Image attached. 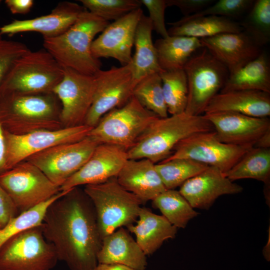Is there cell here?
<instances>
[{"label":"cell","mask_w":270,"mask_h":270,"mask_svg":"<svg viewBox=\"0 0 270 270\" xmlns=\"http://www.w3.org/2000/svg\"><path fill=\"white\" fill-rule=\"evenodd\" d=\"M41 228L58 260L70 270H94L101 248L93 205L78 187L70 190L46 210Z\"/></svg>","instance_id":"cell-1"},{"label":"cell","mask_w":270,"mask_h":270,"mask_svg":"<svg viewBox=\"0 0 270 270\" xmlns=\"http://www.w3.org/2000/svg\"><path fill=\"white\" fill-rule=\"evenodd\" d=\"M110 24L85 9L75 23L62 34L44 39V49L64 68L89 76L101 69L99 59L94 57L91 46L95 36Z\"/></svg>","instance_id":"cell-2"},{"label":"cell","mask_w":270,"mask_h":270,"mask_svg":"<svg viewBox=\"0 0 270 270\" xmlns=\"http://www.w3.org/2000/svg\"><path fill=\"white\" fill-rule=\"evenodd\" d=\"M213 130L212 126L204 114L192 116L184 112L158 117L127 151L128 158H147L157 164L168 158L182 140L198 133Z\"/></svg>","instance_id":"cell-3"},{"label":"cell","mask_w":270,"mask_h":270,"mask_svg":"<svg viewBox=\"0 0 270 270\" xmlns=\"http://www.w3.org/2000/svg\"><path fill=\"white\" fill-rule=\"evenodd\" d=\"M84 191L94 208L102 240L118 228H127L136 221L142 202L123 188L116 177L102 183L86 185Z\"/></svg>","instance_id":"cell-4"},{"label":"cell","mask_w":270,"mask_h":270,"mask_svg":"<svg viewBox=\"0 0 270 270\" xmlns=\"http://www.w3.org/2000/svg\"><path fill=\"white\" fill-rule=\"evenodd\" d=\"M63 76L62 67L45 49L30 50L16 61L1 88L0 96L52 92Z\"/></svg>","instance_id":"cell-5"},{"label":"cell","mask_w":270,"mask_h":270,"mask_svg":"<svg viewBox=\"0 0 270 270\" xmlns=\"http://www.w3.org/2000/svg\"><path fill=\"white\" fill-rule=\"evenodd\" d=\"M158 117L132 96L124 106L103 116L88 136L98 144H113L128 151Z\"/></svg>","instance_id":"cell-6"},{"label":"cell","mask_w":270,"mask_h":270,"mask_svg":"<svg viewBox=\"0 0 270 270\" xmlns=\"http://www.w3.org/2000/svg\"><path fill=\"white\" fill-rule=\"evenodd\" d=\"M188 88L185 112L200 116L224 86L230 74L227 68L205 48L198 50L184 67Z\"/></svg>","instance_id":"cell-7"},{"label":"cell","mask_w":270,"mask_h":270,"mask_svg":"<svg viewBox=\"0 0 270 270\" xmlns=\"http://www.w3.org/2000/svg\"><path fill=\"white\" fill-rule=\"evenodd\" d=\"M58 260L40 226L16 234L0 248V270H52Z\"/></svg>","instance_id":"cell-8"},{"label":"cell","mask_w":270,"mask_h":270,"mask_svg":"<svg viewBox=\"0 0 270 270\" xmlns=\"http://www.w3.org/2000/svg\"><path fill=\"white\" fill-rule=\"evenodd\" d=\"M0 184L18 214L48 200L60 192L59 186L26 160L0 174Z\"/></svg>","instance_id":"cell-9"},{"label":"cell","mask_w":270,"mask_h":270,"mask_svg":"<svg viewBox=\"0 0 270 270\" xmlns=\"http://www.w3.org/2000/svg\"><path fill=\"white\" fill-rule=\"evenodd\" d=\"M92 102L84 124L94 128L106 114L124 106L132 96L136 84L132 62L120 67L100 70L95 75Z\"/></svg>","instance_id":"cell-10"},{"label":"cell","mask_w":270,"mask_h":270,"mask_svg":"<svg viewBox=\"0 0 270 270\" xmlns=\"http://www.w3.org/2000/svg\"><path fill=\"white\" fill-rule=\"evenodd\" d=\"M92 128L86 124L48 130H38L16 134L5 131L6 171L30 156L56 145L78 142Z\"/></svg>","instance_id":"cell-11"},{"label":"cell","mask_w":270,"mask_h":270,"mask_svg":"<svg viewBox=\"0 0 270 270\" xmlns=\"http://www.w3.org/2000/svg\"><path fill=\"white\" fill-rule=\"evenodd\" d=\"M252 147L224 143L218 138L214 130L202 132L180 141L172 154L162 161L188 158L216 167L225 173Z\"/></svg>","instance_id":"cell-12"},{"label":"cell","mask_w":270,"mask_h":270,"mask_svg":"<svg viewBox=\"0 0 270 270\" xmlns=\"http://www.w3.org/2000/svg\"><path fill=\"white\" fill-rule=\"evenodd\" d=\"M98 144L87 136L78 142L55 146L26 160L38 168L60 188L84 166Z\"/></svg>","instance_id":"cell-13"},{"label":"cell","mask_w":270,"mask_h":270,"mask_svg":"<svg viewBox=\"0 0 270 270\" xmlns=\"http://www.w3.org/2000/svg\"><path fill=\"white\" fill-rule=\"evenodd\" d=\"M62 68L63 78L52 90L61 102L60 118L65 127L84 124L92 102L94 76Z\"/></svg>","instance_id":"cell-14"},{"label":"cell","mask_w":270,"mask_h":270,"mask_svg":"<svg viewBox=\"0 0 270 270\" xmlns=\"http://www.w3.org/2000/svg\"><path fill=\"white\" fill-rule=\"evenodd\" d=\"M53 92L28 94H6L0 96V122L10 132L19 122L51 120L58 112Z\"/></svg>","instance_id":"cell-15"},{"label":"cell","mask_w":270,"mask_h":270,"mask_svg":"<svg viewBox=\"0 0 270 270\" xmlns=\"http://www.w3.org/2000/svg\"><path fill=\"white\" fill-rule=\"evenodd\" d=\"M143 14L142 8H138L110 23L92 42L91 51L94 57L99 60L112 58L122 66L130 64L136 29Z\"/></svg>","instance_id":"cell-16"},{"label":"cell","mask_w":270,"mask_h":270,"mask_svg":"<svg viewBox=\"0 0 270 270\" xmlns=\"http://www.w3.org/2000/svg\"><path fill=\"white\" fill-rule=\"evenodd\" d=\"M128 159L124 148L113 144H98L84 166L60 187V191L81 185L98 184L116 177Z\"/></svg>","instance_id":"cell-17"},{"label":"cell","mask_w":270,"mask_h":270,"mask_svg":"<svg viewBox=\"0 0 270 270\" xmlns=\"http://www.w3.org/2000/svg\"><path fill=\"white\" fill-rule=\"evenodd\" d=\"M204 115L212 126L218 138L229 144L254 146L270 128L268 118H256L233 112Z\"/></svg>","instance_id":"cell-18"},{"label":"cell","mask_w":270,"mask_h":270,"mask_svg":"<svg viewBox=\"0 0 270 270\" xmlns=\"http://www.w3.org/2000/svg\"><path fill=\"white\" fill-rule=\"evenodd\" d=\"M85 9L76 2H60L48 14L30 19L16 20L0 27V34L12 36L34 32L42 35L44 39L54 38L70 28Z\"/></svg>","instance_id":"cell-19"},{"label":"cell","mask_w":270,"mask_h":270,"mask_svg":"<svg viewBox=\"0 0 270 270\" xmlns=\"http://www.w3.org/2000/svg\"><path fill=\"white\" fill-rule=\"evenodd\" d=\"M202 46L228 70L230 73L256 58L262 47L246 32L223 33L200 38Z\"/></svg>","instance_id":"cell-20"},{"label":"cell","mask_w":270,"mask_h":270,"mask_svg":"<svg viewBox=\"0 0 270 270\" xmlns=\"http://www.w3.org/2000/svg\"><path fill=\"white\" fill-rule=\"evenodd\" d=\"M242 190V186L234 183L218 168L209 166L185 182L179 192L194 208L208 210L219 196Z\"/></svg>","instance_id":"cell-21"},{"label":"cell","mask_w":270,"mask_h":270,"mask_svg":"<svg viewBox=\"0 0 270 270\" xmlns=\"http://www.w3.org/2000/svg\"><path fill=\"white\" fill-rule=\"evenodd\" d=\"M147 158L128 159L117 175L118 184L145 204L166 190L155 166Z\"/></svg>","instance_id":"cell-22"},{"label":"cell","mask_w":270,"mask_h":270,"mask_svg":"<svg viewBox=\"0 0 270 270\" xmlns=\"http://www.w3.org/2000/svg\"><path fill=\"white\" fill-rule=\"evenodd\" d=\"M233 112L256 117L270 115V93L256 90L220 92L210 100L204 114Z\"/></svg>","instance_id":"cell-23"},{"label":"cell","mask_w":270,"mask_h":270,"mask_svg":"<svg viewBox=\"0 0 270 270\" xmlns=\"http://www.w3.org/2000/svg\"><path fill=\"white\" fill-rule=\"evenodd\" d=\"M97 260L98 264H120L136 270H145L148 265L146 256L123 227L102 238Z\"/></svg>","instance_id":"cell-24"},{"label":"cell","mask_w":270,"mask_h":270,"mask_svg":"<svg viewBox=\"0 0 270 270\" xmlns=\"http://www.w3.org/2000/svg\"><path fill=\"white\" fill-rule=\"evenodd\" d=\"M136 225L127 227L136 236V242L146 256L153 254L170 238H174L177 228L163 216L153 213L146 207H141Z\"/></svg>","instance_id":"cell-25"},{"label":"cell","mask_w":270,"mask_h":270,"mask_svg":"<svg viewBox=\"0 0 270 270\" xmlns=\"http://www.w3.org/2000/svg\"><path fill=\"white\" fill-rule=\"evenodd\" d=\"M168 30L170 36H179L202 38L223 33L240 32L243 30L239 22L215 16H184L179 20L170 22Z\"/></svg>","instance_id":"cell-26"},{"label":"cell","mask_w":270,"mask_h":270,"mask_svg":"<svg viewBox=\"0 0 270 270\" xmlns=\"http://www.w3.org/2000/svg\"><path fill=\"white\" fill-rule=\"evenodd\" d=\"M237 90H256L270 93V64L268 54L264 50L256 58L230 73L220 92Z\"/></svg>","instance_id":"cell-27"},{"label":"cell","mask_w":270,"mask_h":270,"mask_svg":"<svg viewBox=\"0 0 270 270\" xmlns=\"http://www.w3.org/2000/svg\"><path fill=\"white\" fill-rule=\"evenodd\" d=\"M153 27L148 16L143 14L138 24L134 39L135 53L132 58L136 84L144 76L162 72L157 52L152 40Z\"/></svg>","instance_id":"cell-28"},{"label":"cell","mask_w":270,"mask_h":270,"mask_svg":"<svg viewBox=\"0 0 270 270\" xmlns=\"http://www.w3.org/2000/svg\"><path fill=\"white\" fill-rule=\"evenodd\" d=\"M154 44L162 70L184 69L191 56L203 47L200 38L179 36L162 38Z\"/></svg>","instance_id":"cell-29"},{"label":"cell","mask_w":270,"mask_h":270,"mask_svg":"<svg viewBox=\"0 0 270 270\" xmlns=\"http://www.w3.org/2000/svg\"><path fill=\"white\" fill-rule=\"evenodd\" d=\"M224 174L232 182L252 178L270 185V148L252 147Z\"/></svg>","instance_id":"cell-30"},{"label":"cell","mask_w":270,"mask_h":270,"mask_svg":"<svg viewBox=\"0 0 270 270\" xmlns=\"http://www.w3.org/2000/svg\"><path fill=\"white\" fill-rule=\"evenodd\" d=\"M152 205L176 228H185L198 214L179 191L174 190L164 191L152 200Z\"/></svg>","instance_id":"cell-31"},{"label":"cell","mask_w":270,"mask_h":270,"mask_svg":"<svg viewBox=\"0 0 270 270\" xmlns=\"http://www.w3.org/2000/svg\"><path fill=\"white\" fill-rule=\"evenodd\" d=\"M155 166L166 188L174 190L209 166L190 159L179 158L162 161Z\"/></svg>","instance_id":"cell-32"},{"label":"cell","mask_w":270,"mask_h":270,"mask_svg":"<svg viewBox=\"0 0 270 270\" xmlns=\"http://www.w3.org/2000/svg\"><path fill=\"white\" fill-rule=\"evenodd\" d=\"M160 75L168 113L174 115L184 112L188 94L187 78L184 70H163Z\"/></svg>","instance_id":"cell-33"},{"label":"cell","mask_w":270,"mask_h":270,"mask_svg":"<svg viewBox=\"0 0 270 270\" xmlns=\"http://www.w3.org/2000/svg\"><path fill=\"white\" fill-rule=\"evenodd\" d=\"M132 96L158 117L168 116L160 73L152 74L140 79L135 85Z\"/></svg>","instance_id":"cell-34"},{"label":"cell","mask_w":270,"mask_h":270,"mask_svg":"<svg viewBox=\"0 0 270 270\" xmlns=\"http://www.w3.org/2000/svg\"><path fill=\"white\" fill-rule=\"evenodd\" d=\"M68 190L60 191L48 200L18 214L0 228V248L8 240L28 229L41 226L46 210L53 202Z\"/></svg>","instance_id":"cell-35"},{"label":"cell","mask_w":270,"mask_h":270,"mask_svg":"<svg viewBox=\"0 0 270 270\" xmlns=\"http://www.w3.org/2000/svg\"><path fill=\"white\" fill-rule=\"evenodd\" d=\"M243 31L261 47L270 41V0H256L240 23Z\"/></svg>","instance_id":"cell-36"},{"label":"cell","mask_w":270,"mask_h":270,"mask_svg":"<svg viewBox=\"0 0 270 270\" xmlns=\"http://www.w3.org/2000/svg\"><path fill=\"white\" fill-rule=\"evenodd\" d=\"M90 12L109 22L116 20L129 12L140 8V0H80Z\"/></svg>","instance_id":"cell-37"},{"label":"cell","mask_w":270,"mask_h":270,"mask_svg":"<svg viewBox=\"0 0 270 270\" xmlns=\"http://www.w3.org/2000/svg\"><path fill=\"white\" fill-rule=\"evenodd\" d=\"M254 1L253 0H219L202 11L192 15L196 16H215L232 20L233 18L245 16L252 7Z\"/></svg>","instance_id":"cell-38"},{"label":"cell","mask_w":270,"mask_h":270,"mask_svg":"<svg viewBox=\"0 0 270 270\" xmlns=\"http://www.w3.org/2000/svg\"><path fill=\"white\" fill-rule=\"evenodd\" d=\"M30 50L25 44L5 40L0 34V91L16 61Z\"/></svg>","instance_id":"cell-39"},{"label":"cell","mask_w":270,"mask_h":270,"mask_svg":"<svg viewBox=\"0 0 270 270\" xmlns=\"http://www.w3.org/2000/svg\"><path fill=\"white\" fill-rule=\"evenodd\" d=\"M149 12L150 19L154 30L162 38L169 36L165 24V10L168 7L166 0H140Z\"/></svg>","instance_id":"cell-40"},{"label":"cell","mask_w":270,"mask_h":270,"mask_svg":"<svg viewBox=\"0 0 270 270\" xmlns=\"http://www.w3.org/2000/svg\"><path fill=\"white\" fill-rule=\"evenodd\" d=\"M214 2L213 0H166V4L168 7L178 8L184 16H186L202 11Z\"/></svg>","instance_id":"cell-41"},{"label":"cell","mask_w":270,"mask_h":270,"mask_svg":"<svg viewBox=\"0 0 270 270\" xmlns=\"http://www.w3.org/2000/svg\"><path fill=\"white\" fill-rule=\"evenodd\" d=\"M18 214L11 199L0 184V228Z\"/></svg>","instance_id":"cell-42"},{"label":"cell","mask_w":270,"mask_h":270,"mask_svg":"<svg viewBox=\"0 0 270 270\" xmlns=\"http://www.w3.org/2000/svg\"><path fill=\"white\" fill-rule=\"evenodd\" d=\"M4 3L12 14H24L30 12L34 2L32 0H6Z\"/></svg>","instance_id":"cell-43"},{"label":"cell","mask_w":270,"mask_h":270,"mask_svg":"<svg viewBox=\"0 0 270 270\" xmlns=\"http://www.w3.org/2000/svg\"><path fill=\"white\" fill-rule=\"evenodd\" d=\"M6 145L4 129L0 122V174L6 171Z\"/></svg>","instance_id":"cell-44"},{"label":"cell","mask_w":270,"mask_h":270,"mask_svg":"<svg viewBox=\"0 0 270 270\" xmlns=\"http://www.w3.org/2000/svg\"><path fill=\"white\" fill-rule=\"evenodd\" d=\"M94 270H136L120 264H98Z\"/></svg>","instance_id":"cell-45"},{"label":"cell","mask_w":270,"mask_h":270,"mask_svg":"<svg viewBox=\"0 0 270 270\" xmlns=\"http://www.w3.org/2000/svg\"><path fill=\"white\" fill-rule=\"evenodd\" d=\"M253 147L262 148H270V128L258 138Z\"/></svg>","instance_id":"cell-46"},{"label":"cell","mask_w":270,"mask_h":270,"mask_svg":"<svg viewBox=\"0 0 270 270\" xmlns=\"http://www.w3.org/2000/svg\"><path fill=\"white\" fill-rule=\"evenodd\" d=\"M0 2H1V0H0Z\"/></svg>","instance_id":"cell-47"}]
</instances>
